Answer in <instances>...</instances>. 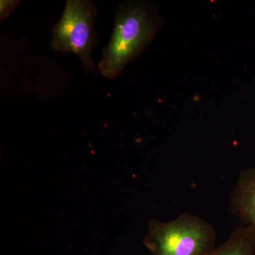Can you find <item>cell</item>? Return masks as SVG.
I'll list each match as a JSON object with an SVG mask.
<instances>
[{"instance_id":"277c9868","label":"cell","mask_w":255,"mask_h":255,"mask_svg":"<svg viewBox=\"0 0 255 255\" xmlns=\"http://www.w3.org/2000/svg\"><path fill=\"white\" fill-rule=\"evenodd\" d=\"M232 202L235 214L255 229V167L240 174Z\"/></svg>"},{"instance_id":"3957f363","label":"cell","mask_w":255,"mask_h":255,"mask_svg":"<svg viewBox=\"0 0 255 255\" xmlns=\"http://www.w3.org/2000/svg\"><path fill=\"white\" fill-rule=\"evenodd\" d=\"M98 10L91 0H67L52 29L51 48L78 55L87 70H95L92 50L98 43L95 22Z\"/></svg>"},{"instance_id":"6da1fadb","label":"cell","mask_w":255,"mask_h":255,"mask_svg":"<svg viewBox=\"0 0 255 255\" xmlns=\"http://www.w3.org/2000/svg\"><path fill=\"white\" fill-rule=\"evenodd\" d=\"M155 3L150 0H127L116 11L113 33L99 63L106 78L119 77L155 39L164 24Z\"/></svg>"},{"instance_id":"7a4b0ae2","label":"cell","mask_w":255,"mask_h":255,"mask_svg":"<svg viewBox=\"0 0 255 255\" xmlns=\"http://www.w3.org/2000/svg\"><path fill=\"white\" fill-rule=\"evenodd\" d=\"M216 243L214 226L191 214H181L169 222L151 220L144 240L152 255H209Z\"/></svg>"},{"instance_id":"5b68a950","label":"cell","mask_w":255,"mask_h":255,"mask_svg":"<svg viewBox=\"0 0 255 255\" xmlns=\"http://www.w3.org/2000/svg\"><path fill=\"white\" fill-rule=\"evenodd\" d=\"M209 255H255V229L251 226L239 228Z\"/></svg>"},{"instance_id":"8992f818","label":"cell","mask_w":255,"mask_h":255,"mask_svg":"<svg viewBox=\"0 0 255 255\" xmlns=\"http://www.w3.org/2000/svg\"><path fill=\"white\" fill-rule=\"evenodd\" d=\"M20 4L18 0H1L0 1V19L4 20L9 17L10 13Z\"/></svg>"}]
</instances>
